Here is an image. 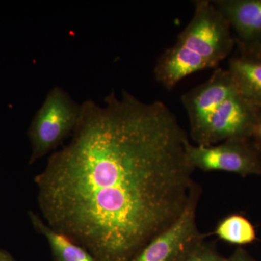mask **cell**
Returning <instances> with one entry per match:
<instances>
[{
    "label": "cell",
    "mask_w": 261,
    "mask_h": 261,
    "mask_svg": "<svg viewBox=\"0 0 261 261\" xmlns=\"http://www.w3.org/2000/svg\"><path fill=\"white\" fill-rule=\"evenodd\" d=\"M228 259V261H254L241 247L237 249L233 255Z\"/></svg>",
    "instance_id": "cell-15"
},
{
    "label": "cell",
    "mask_w": 261,
    "mask_h": 261,
    "mask_svg": "<svg viewBox=\"0 0 261 261\" xmlns=\"http://www.w3.org/2000/svg\"><path fill=\"white\" fill-rule=\"evenodd\" d=\"M192 3L191 20L154 65V79L167 91L195 72L217 68L236 45L229 23L211 0Z\"/></svg>",
    "instance_id": "cell-2"
},
{
    "label": "cell",
    "mask_w": 261,
    "mask_h": 261,
    "mask_svg": "<svg viewBox=\"0 0 261 261\" xmlns=\"http://www.w3.org/2000/svg\"><path fill=\"white\" fill-rule=\"evenodd\" d=\"M228 69L217 68L208 80L182 94L181 100L190 122V136L202 145L212 116L225 100L238 93Z\"/></svg>",
    "instance_id": "cell-6"
},
{
    "label": "cell",
    "mask_w": 261,
    "mask_h": 261,
    "mask_svg": "<svg viewBox=\"0 0 261 261\" xmlns=\"http://www.w3.org/2000/svg\"><path fill=\"white\" fill-rule=\"evenodd\" d=\"M235 32L236 44L261 42V0H211Z\"/></svg>",
    "instance_id": "cell-8"
},
{
    "label": "cell",
    "mask_w": 261,
    "mask_h": 261,
    "mask_svg": "<svg viewBox=\"0 0 261 261\" xmlns=\"http://www.w3.org/2000/svg\"><path fill=\"white\" fill-rule=\"evenodd\" d=\"M215 234L231 245H245L256 240L255 228L247 218L240 214H231L220 221Z\"/></svg>",
    "instance_id": "cell-11"
},
{
    "label": "cell",
    "mask_w": 261,
    "mask_h": 261,
    "mask_svg": "<svg viewBox=\"0 0 261 261\" xmlns=\"http://www.w3.org/2000/svg\"><path fill=\"white\" fill-rule=\"evenodd\" d=\"M252 143L261 153V109L259 110L256 120L252 127L250 138Z\"/></svg>",
    "instance_id": "cell-14"
},
{
    "label": "cell",
    "mask_w": 261,
    "mask_h": 261,
    "mask_svg": "<svg viewBox=\"0 0 261 261\" xmlns=\"http://www.w3.org/2000/svg\"><path fill=\"white\" fill-rule=\"evenodd\" d=\"M259 110L239 92L233 94L221 104L211 118L200 146L217 145L231 139L250 140Z\"/></svg>",
    "instance_id": "cell-7"
},
{
    "label": "cell",
    "mask_w": 261,
    "mask_h": 261,
    "mask_svg": "<svg viewBox=\"0 0 261 261\" xmlns=\"http://www.w3.org/2000/svg\"><path fill=\"white\" fill-rule=\"evenodd\" d=\"M34 229L47 239L55 261H97L86 249L63 233L51 229L37 214L29 212Z\"/></svg>",
    "instance_id": "cell-10"
},
{
    "label": "cell",
    "mask_w": 261,
    "mask_h": 261,
    "mask_svg": "<svg viewBox=\"0 0 261 261\" xmlns=\"http://www.w3.org/2000/svg\"><path fill=\"white\" fill-rule=\"evenodd\" d=\"M81 113V105L61 87L48 92L29 126L28 137L32 146L29 164L54 150L72 135Z\"/></svg>",
    "instance_id": "cell-3"
},
{
    "label": "cell",
    "mask_w": 261,
    "mask_h": 261,
    "mask_svg": "<svg viewBox=\"0 0 261 261\" xmlns=\"http://www.w3.org/2000/svg\"><path fill=\"white\" fill-rule=\"evenodd\" d=\"M183 261H228V259L225 258L214 247L203 242L192 250Z\"/></svg>",
    "instance_id": "cell-12"
},
{
    "label": "cell",
    "mask_w": 261,
    "mask_h": 261,
    "mask_svg": "<svg viewBox=\"0 0 261 261\" xmlns=\"http://www.w3.org/2000/svg\"><path fill=\"white\" fill-rule=\"evenodd\" d=\"M188 135L162 101L114 90L81 105L69 143L34 178L43 221L97 261H132L200 187Z\"/></svg>",
    "instance_id": "cell-1"
},
{
    "label": "cell",
    "mask_w": 261,
    "mask_h": 261,
    "mask_svg": "<svg viewBox=\"0 0 261 261\" xmlns=\"http://www.w3.org/2000/svg\"><path fill=\"white\" fill-rule=\"evenodd\" d=\"M236 44L238 46L241 56L261 62V42L254 44Z\"/></svg>",
    "instance_id": "cell-13"
},
{
    "label": "cell",
    "mask_w": 261,
    "mask_h": 261,
    "mask_svg": "<svg viewBox=\"0 0 261 261\" xmlns=\"http://www.w3.org/2000/svg\"><path fill=\"white\" fill-rule=\"evenodd\" d=\"M189 161L202 171L234 173L242 177L260 176L261 153L248 139H231L216 145L189 144Z\"/></svg>",
    "instance_id": "cell-4"
},
{
    "label": "cell",
    "mask_w": 261,
    "mask_h": 261,
    "mask_svg": "<svg viewBox=\"0 0 261 261\" xmlns=\"http://www.w3.org/2000/svg\"><path fill=\"white\" fill-rule=\"evenodd\" d=\"M0 261H18L15 260L13 255L7 251L0 248Z\"/></svg>",
    "instance_id": "cell-16"
},
{
    "label": "cell",
    "mask_w": 261,
    "mask_h": 261,
    "mask_svg": "<svg viewBox=\"0 0 261 261\" xmlns=\"http://www.w3.org/2000/svg\"><path fill=\"white\" fill-rule=\"evenodd\" d=\"M201 189L192 197L177 221L152 239L132 261H183L204 238L197 228V204Z\"/></svg>",
    "instance_id": "cell-5"
},
{
    "label": "cell",
    "mask_w": 261,
    "mask_h": 261,
    "mask_svg": "<svg viewBox=\"0 0 261 261\" xmlns=\"http://www.w3.org/2000/svg\"><path fill=\"white\" fill-rule=\"evenodd\" d=\"M228 70L239 93L261 109V62L240 55L230 59Z\"/></svg>",
    "instance_id": "cell-9"
}]
</instances>
